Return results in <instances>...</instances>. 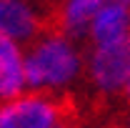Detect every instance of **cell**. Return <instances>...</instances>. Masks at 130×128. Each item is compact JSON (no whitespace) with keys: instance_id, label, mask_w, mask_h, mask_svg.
Wrapping results in <instances>:
<instances>
[{"instance_id":"obj_1","label":"cell","mask_w":130,"mask_h":128,"mask_svg":"<svg viewBox=\"0 0 130 128\" xmlns=\"http://www.w3.org/2000/svg\"><path fill=\"white\" fill-rule=\"evenodd\" d=\"M80 55L65 38H43L30 48L25 58V85L30 91L58 88L75 78Z\"/></svg>"},{"instance_id":"obj_2","label":"cell","mask_w":130,"mask_h":128,"mask_svg":"<svg viewBox=\"0 0 130 128\" xmlns=\"http://www.w3.org/2000/svg\"><path fill=\"white\" fill-rule=\"evenodd\" d=\"M88 73L98 85V93L103 96L123 93L130 80V33L113 43L98 45L90 55Z\"/></svg>"},{"instance_id":"obj_3","label":"cell","mask_w":130,"mask_h":128,"mask_svg":"<svg viewBox=\"0 0 130 128\" xmlns=\"http://www.w3.org/2000/svg\"><path fill=\"white\" fill-rule=\"evenodd\" d=\"M0 33L28 48L48 38L43 13L25 0H0Z\"/></svg>"},{"instance_id":"obj_4","label":"cell","mask_w":130,"mask_h":128,"mask_svg":"<svg viewBox=\"0 0 130 128\" xmlns=\"http://www.w3.org/2000/svg\"><path fill=\"white\" fill-rule=\"evenodd\" d=\"M25 85V58L13 38L0 33V100L23 96Z\"/></svg>"},{"instance_id":"obj_5","label":"cell","mask_w":130,"mask_h":128,"mask_svg":"<svg viewBox=\"0 0 130 128\" xmlns=\"http://www.w3.org/2000/svg\"><path fill=\"white\" fill-rule=\"evenodd\" d=\"M128 33H130L128 8H123V5H103L90 23V38H93L95 45L113 43V40L128 35Z\"/></svg>"},{"instance_id":"obj_6","label":"cell","mask_w":130,"mask_h":128,"mask_svg":"<svg viewBox=\"0 0 130 128\" xmlns=\"http://www.w3.org/2000/svg\"><path fill=\"white\" fill-rule=\"evenodd\" d=\"M103 0H70L63 13V38L65 40H78L83 33L90 30V23L103 8Z\"/></svg>"},{"instance_id":"obj_7","label":"cell","mask_w":130,"mask_h":128,"mask_svg":"<svg viewBox=\"0 0 130 128\" xmlns=\"http://www.w3.org/2000/svg\"><path fill=\"white\" fill-rule=\"evenodd\" d=\"M125 98H130V80H128V85H125Z\"/></svg>"},{"instance_id":"obj_8","label":"cell","mask_w":130,"mask_h":128,"mask_svg":"<svg viewBox=\"0 0 130 128\" xmlns=\"http://www.w3.org/2000/svg\"><path fill=\"white\" fill-rule=\"evenodd\" d=\"M125 100H128V113H130V98H125Z\"/></svg>"}]
</instances>
